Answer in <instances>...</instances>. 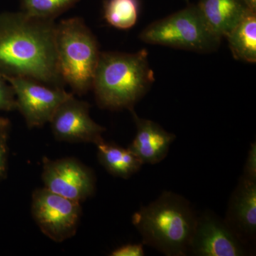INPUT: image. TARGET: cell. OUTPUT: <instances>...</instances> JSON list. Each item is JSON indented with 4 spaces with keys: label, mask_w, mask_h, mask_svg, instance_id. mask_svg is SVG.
<instances>
[{
    "label": "cell",
    "mask_w": 256,
    "mask_h": 256,
    "mask_svg": "<svg viewBox=\"0 0 256 256\" xmlns=\"http://www.w3.org/2000/svg\"><path fill=\"white\" fill-rule=\"evenodd\" d=\"M244 1L249 9L256 11V0H244Z\"/></svg>",
    "instance_id": "603a6c76"
},
{
    "label": "cell",
    "mask_w": 256,
    "mask_h": 256,
    "mask_svg": "<svg viewBox=\"0 0 256 256\" xmlns=\"http://www.w3.org/2000/svg\"><path fill=\"white\" fill-rule=\"evenodd\" d=\"M10 122L9 120L6 118L0 116V132L3 131L8 130L10 127Z\"/></svg>",
    "instance_id": "7402d4cb"
},
{
    "label": "cell",
    "mask_w": 256,
    "mask_h": 256,
    "mask_svg": "<svg viewBox=\"0 0 256 256\" xmlns=\"http://www.w3.org/2000/svg\"><path fill=\"white\" fill-rule=\"evenodd\" d=\"M196 218L186 198L164 192L136 212L132 222L143 244L168 256H184L190 252Z\"/></svg>",
    "instance_id": "7a4b0ae2"
},
{
    "label": "cell",
    "mask_w": 256,
    "mask_h": 256,
    "mask_svg": "<svg viewBox=\"0 0 256 256\" xmlns=\"http://www.w3.org/2000/svg\"><path fill=\"white\" fill-rule=\"evenodd\" d=\"M226 38L235 60L255 64L256 11L248 10Z\"/></svg>",
    "instance_id": "9a60e30c"
},
{
    "label": "cell",
    "mask_w": 256,
    "mask_h": 256,
    "mask_svg": "<svg viewBox=\"0 0 256 256\" xmlns=\"http://www.w3.org/2000/svg\"><path fill=\"white\" fill-rule=\"evenodd\" d=\"M185 1L188 2V0H185Z\"/></svg>",
    "instance_id": "cb8c5ba5"
},
{
    "label": "cell",
    "mask_w": 256,
    "mask_h": 256,
    "mask_svg": "<svg viewBox=\"0 0 256 256\" xmlns=\"http://www.w3.org/2000/svg\"><path fill=\"white\" fill-rule=\"evenodd\" d=\"M139 0H105L104 18L110 26L118 30L130 28L137 22Z\"/></svg>",
    "instance_id": "2e32d148"
},
{
    "label": "cell",
    "mask_w": 256,
    "mask_h": 256,
    "mask_svg": "<svg viewBox=\"0 0 256 256\" xmlns=\"http://www.w3.org/2000/svg\"><path fill=\"white\" fill-rule=\"evenodd\" d=\"M54 20L0 13V74L63 88L57 64Z\"/></svg>",
    "instance_id": "6da1fadb"
},
{
    "label": "cell",
    "mask_w": 256,
    "mask_h": 256,
    "mask_svg": "<svg viewBox=\"0 0 256 256\" xmlns=\"http://www.w3.org/2000/svg\"><path fill=\"white\" fill-rule=\"evenodd\" d=\"M56 50L60 77L78 95L92 88L100 52L82 18L62 20L56 26Z\"/></svg>",
    "instance_id": "277c9868"
},
{
    "label": "cell",
    "mask_w": 256,
    "mask_h": 256,
    "mask_svg": "<svg viewBox=\"0 0 256 256\" xmlns=\"http://www.w3.org/2000/svg\"><path fill=\"white\" fill-rule=\"evenodd\" d=\"M50 124L57 140L97 144L104 140L106 128L90 118V105L72 96L55 111Z\"/></svg>",
    "instance_id": "9c48e42d"
},
{
    "label": "cell",
    "mask_w": 256,
    "mask_h": 256,
    "mask_svg": "<svg viewBox=\"0 0 256 256\" xmlns=\"http://www.w3.org/2000/svg\"><path fill=\"white\" fill-rule=\"evenodd\" d=\"M139 38L150 44L202 54L218 50L222 40L210 28L197 4H193L148 25Z\"/></svg>",
    "instance_id": "5b68a950"
},
{
    "label": "cell",
    "mask_w": 256,
    "mask_h": 256,
    "mask_svg": "<svg viewBox=\"0 0 256 256\" xmlns=\"http://www.w3.org/2000/svg\"><path fill=\"white\" fill-rule=\"evenodd\" d=\"M190 252L198 256H242L248 252L246 246L224 220L208 212L197 216Z\"/></svg>",
    "instance_id": "30bf717a"
},
{
    "label": "cell",
    "mask_w": 256,
    "mask_h": 256,
    "mask_svg": "<svg viewBox=\"0 0 256 256\" xmlns=\"http://www.w3.org/2000/svg\"><path fill=\"white\" fill-rule=\"evenodd\" d=\"M130 111L136 124L137 132L128 149L140 160L142 164L160 163L168 156L170 146L176 136L165 130L154 121L140 118L134 108Z\"/></svg>",
    "instance_id": "7c38bea8"
},
{
    "label": "cell",
    "mask_w": 256,
    "mask_h": 256,
    "mask_svg": "<svg viewBox=\"0 0 256 256\" xmlns=\"http://www.w3.org/2000/svg\"><path fill=\"white\" fill-rule=\"evenodd\" d=\"M16 110L14 90L6 79L0 74V111Z\"/></svg>",
    "instance_id": "ac0fdd59"
},
{
    "label": "cell",
    "mask_w": 256,
    "mask_h": 256,
    "mask_svg": "<svg viewBox=\"0 0 256 256\" xmlns=\"http://www.w3.org/2000/svg\"><path fill=\"white\" fill-rule=\"evenodd\" d=\"M154 82L148 50L134 54L100 52L92 88L102 108L130 110Z\"/></svg>",
    "instance_id": "3957f363"
},
{
    "label": "cell",
    "mask_w": 256,
    "mask_h": 256,
    "mask_svg": "<svg viewBox=\"0 0 256 256\" xmlns=\"http://www.w3.org/2000/svg\"><path fill=\"white\" fill-rule=\"evenodd\" d=\"M42 178L44 188L80 203L92 196L96 190L94 172L75 158H44Z\"/></svg>",
    "instance_id": "ba28073f"
},
{
    "label": "cell",
    "mask_w": 256,
    "mask_h": 256,
    "mask_svg": "<svg viewBox=\"0 0 256 256\" xmlns=\"http://www.w3.org/2000/svg\"><path fill=\"white\" fill-rule=\"evenodd\" d=\"M31 207L34 220L50 240L62 242L76 234L82 214L80 202L43 188L34 192Z\"/></svg>",
    "instance_id": "8992f818"
},
{
    "label": "cell",
    "mask_w": 256,
    "mask_h": 256,
    "mask_svg": "<svg viewBox=\"0 0 256 256\" xmlns=\"http://www.w3.org/2000/svg\"><path fill=\"white\" fill-rule=\"evenodd\" d=\"M196 4L212 31L222 38L250 10L244 0H198Z\"/></svg>",
    "instance_id": "4fadbf2b"
},
{
    "label": "cell",
    "mask_w": 256,
    "mask_h": 256,
    "mask_svg": "<svg viewBox=\"0 0 256 256\" xmlns=\"http://www.w3.org/2000/svg\"><path fill=\"white\" fill-rule=\"evenodd\" d=\"M14 90L16 109L30 128L50 122L58 106L74 94L64 88L52 87L34 79L3 76Z\"/></svg>",
    "instance_id": "52a82bcc"
},
{
    "label": "cell",
    "mask_w": 256,
    "mask_h": 256,
    "mask_svg": "<svg viewBox=\"0 0 256 256\" xmlns=\"http://www.w3.org/2000/svg\"><path fill=\"white\" fill-rule=\"evenodd\" d=\"M224 222L246 246L256 234V178L242 176L230 198Z\"/></svg>",
    "instance_id": "8fae6325"
},
{
    "label": "cell",
    "mask_w": 256,
    "mask_h": 256,
    "mask_svg": "<svg viewBox=\"0 0 256 256\" xmlns=\"http://www.w3.org/2000/svg\"><path fill=\"white\" fill-rule=\"evenodd\" d=\"M96 146L101 165L114 176L128 178L142 168V162L128 148L106 142L104 140Z\"/></svg>",
    "instance_id": "5bb4252c"
},
{
    "label": "cell",
    "mask_w": 256,
    "mask_h": 256,
    "mask_svg": "<svg viewBox=\"0 0 256 256\" xmlns=\"http://www.w3.org/2000/svg\"><path fill=\"white\" fill-rule=\"evenodd\" d=\"M242 176L256 178V144L252 143L248 154Z\"/></svg>",
    "instance_id": "44dd1931"
},
{
    "label": "cell",
    "mask_w": 256,
    "mask_h": 256,
    "mask_svg": "<svg viewBox=\"0 0 256 256\" xmlns=\"http://www.w3.org/2000/svg\"><path fill=\"white\" fill-rule=\"evenodd\" d=\"M111 256H144L143 244H126L112 250Z\"/></svg>",
    "instance_id": "ffe728a7"
},
{
    "label": "cell",
    "mask_w": 256,
    "mask_h": 256,
    "mask_svg": "<svg viewBox=\"0 0 256 256\" xmlns=\"http://www.w3.org/2000/svg\"><path fill=\"white\" fill-rule=\"evenodd\" d=\"M8 130L0 132V180L6 174L8 169Z\"/></svg>",
    "instance_id": "d6986e66"
},
{
    "label": "cell",
    "mask_w": 256,
    "mask_h": 256,
    "mask_svg": "<svg viewBox=\"0 0 256 256\" xmlns=\"http://www.w3.org/2000/svg\"><path fill=\"white\" fill-rule=\"evenodd\" d=\"M79 0H20L22 12L34 18L54 20Z\"/></svg>",
    "instance_id": "e0dca14e"
}]
</instances>
